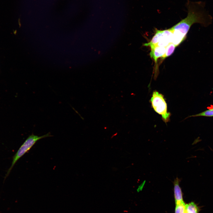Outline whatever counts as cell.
I'll return each instance as SVG.
<instances>
[{
    "mask_svg": "<svg viewBox=\"0 0 213 213\" xmlns=\"http://www.w3.org/2000/svg\"><path fill=\"white\" fill-rule=\"evenodd\" d=\"M186 5L188 9L186 17L170 28L171 30L179 33L185 38L193 24L198 23L206 26L211 24L212 19L205 9L204 2L188 1Z\"/></svg>",
    "mask_w": 213,
    "mask_h": 213,
    "instance_id": "6da1fadb",
    "label": "cell"
},
{
    "mask_svg": "<svg viewBox=\"0 0 213 213\" xmlns=\"http://www.w3.org/2000/svg\"><path fill=\"white\" fill-rule=\"evenodd\" d=\"M150 101L154 110L161 115L165 122L170 120L171 114L167 112V104L164 96L157 91H153Z\"/></svg>",
    "mask_w": 213,
    "mask_h": 213,
    "instance_id": "7a4b0ae2",
    "label": "cell"
},
{
    "mask_svg": "<svg viewBox=\"0 0 213 213\" xmlns=\"http://www.w3.org/2000/svg\"><path fill=\"white\" fill-rule=\"evenodd\" d=\"M52 136L50 132L41 136H38L33 133L29 135L14 156L12 166L9 170L8 172L12 169L18 160L28 151L38 141L43 138Z\"/></svg>",
    "mask_w": 213,
    "mask_h": 213,
    "instance_id": "3957f363",
    "label": "cell"
},
{
    "mask_svg": "<svg viewBox=\"0 0 213 213\" xmlns=\"http://www.w3.org/2000/svg\"><path fill=\"white\" fill-rule=\"evenodd\" d=\"M151 48V51L150 55L151 57L154 60L156 64V70L154 73V78H156L158 73L157 62L158 59L160 58H162L164 54L166 48L165 47L159 46L157 45L151 46H150Z\"/></svg>",
    "mask_w": 213,
    "mask_h": 213,
    "instance_id": "277c9868",
    "label": "cell"
},
{
    "mask_svg": "<svg viewBox=\"0 0 213 213\" xmlns=\"http://www.w3.org/2000/svg\"><path fill=\"white\" fill-rule=\"evenodd\" d=\"M180 179L177 177L173 182L174 196L175 204L183 201L182 192L181 188L180 186Z\"/></svg>",
    "mask_w": 213,
    "mask_h": 213,
    "instance_id": "5b68a950",
    "label": "cell"
},
{
    "mask_svg": "<svg viewBox=\"0 0 213 213\" xmlns=\"http://www.w3.org/2000/svg\"><path fill=\"white\" fill-rule=\"evenodd\" d=\"M199 211L198 207L193 202L185 205V213H199Z\"/></svg>",
    "mask_w": 213,
    "mask_h": 213,
    "instance_id": "8992f818",
    "label": "cell"
},
{
    "mask_svg": "<svg viewBox=\"0 0 213 213\" xmlns=\"http://www.w3.org/2000/svg\"><path fill=\"white\" fill-rule=\"evenodd\" d=\"M176 46L172 43H170L166 47L165 52L164 55L161 58L163 61L164 59L172 54Z\"/></svg>",
    "mask_w": 213,
    "mask_h": 213,
    "instance_id": "52a82bcc",
    "label": "cell"
},
{
    "mask_svg": "<svg viewBox=\"0 0 213 213\" xmlns=\"http://www.w3.org/2000/svg\"><path fill=\"white\" fill-rule=\"evenodd\" d=\"M175 213H184L185 204L184 201L175 204Z\"/></svg>",
    "mask_w": 213,
    "mask_h": 213,
    "instance_id": "ba28073f",
    "label": "cell"
},
{
    "mask_svg": "<svg viewBox=\"0 0 213 213\" xmlns=\"http://www.w3.org/2000/svg\"><path fill=\"white\" fill-rule=\"evenodd\" d=\"M204 116L211 117L213 116V109H209L199 113L192 115L190 117Z\"/></svg>",
    "mask_w": 213,
    "mask_h": 213,
    "instance_id": "9c48e42d",
    "label": "cell"
},
{
    "mask_svg": "<svg viewBox=\"0 0 213 213\" xmlns=\"http://www.w3.org/2000/svg\"><path fill=\"white\" fill-rule=\"evenodd\" d=\"M184 213H185V212Z\"/></svg>",
    "mask_w": 213,
    "mask_h": 213,
    "instance_id": "30bf717a",
    "label": "cell"
}]
</instances>
